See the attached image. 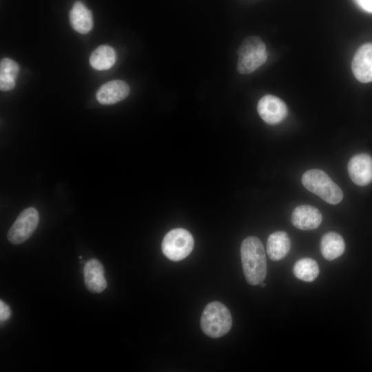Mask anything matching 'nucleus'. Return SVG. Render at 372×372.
Masks as SVG:
<instances>
[{
    "instance_id": "aec40b11",
    "label": "nucleus",
    "mask_w": 372,
    "mask_h": 372,
    "mask_svg": "<svg viewBox=\"0 0 372 372\" xmlns=\"http://www.w3.org/2000/svg\"><path fill=\"white\" fill-rule=\"evenodd\" d=\"M362 10L372 13V0H353Z\"/></svg>"
},
{
    "instance_id": "f8f14e48",
    "label": "nucleus",
    "mask_w": 372,
    "mask_h": 372,
    "mask_svg": "<svg viewBox=\"0 0 372 372\" xmlns=\"http://www.w3.org/2000/svg\"><path fill=\"white\" fill-rule=\"evenodd\" d=\"M84 282L86 288L92 293H101L107 287L102 264L95 258L85 263Z\"/></svg>"
},
{
    "instance_id": "f03ea898",
    "label": "nucleus",
    "mask_w": 372,
    "mask_h": 372,
    "mask_svg": "<svg viewBox=\"0 0 372 372\" xmlns=\"http://www.w3.org/2000/svg\"><path fill=\"white\" fill-rule=\"evenodd\" d=\"M304 187L331 205L340 203L343 198L342 189L324 171L312 169L305 172L302 176Z\"/></svg>"
},
{
    "instance_id": "9d476101",
    "label": "nucleus",
    "mask_w": 372,
    "mask_h": 372,
    "mask_svg": "<svg viewBox=\"0 0 372 372\" xmlns=\"http://www.w3.org/2000/svg\"><path fill=\"white\" fill-rule=\"evenodd\" d=\"M322 220L320 211L315 207L302 205L296 207L291 214V223L301 230H311L318 228Z\"/></svg>"
},
{
    "instance_id": "ddd939ff",
    "label": "nucleus",
    "mask_w": 372,
    "mask_h": 372,
    "mask_svg": "<svg viewBox=\"0 0 372 372\" xmlns=\"http://www.w3.org/2000/svg\"><path fill=\"white\" fill-rule=\"evenodd\" d=\"M291 249V240L288 234L283 231L271 234L267 242V252L269 258L278 261L284 258Z\"/></svg>"
},
{
    "instance_id": "f257e3e1",
    "label": "nucleus",
    "mask_w": 372,
    "mask_h": 372,
    "mask_svg": "<svg viewBox=\"0 0 372 372\" xmlns=\"http://www.w3.org/2000/svg\"><path fill=\"white\" fill-rule=\"evenodd\" d=\"M243 273L251 285L261 284L267 272V259L263 245L256 236L245 238L240 247Z\"/></svg>"
},
{
    "instance_id": "1a4fd4ad",
    "label": "nucleus",
    "mask_w": 372,
    "mask_h": 372,
    "mask_svg": "<svg viewBox=\"0 0 372 372\" xmlns=\"http://www.w3.org/2000/svg\"><path fill=\"white\" fill-rule=\"evenodd\" d=\"M352 72L361 83L372 81V43L361 45L356 51L351 63Z\"/></svg>"
},
{
    "instance_id": "dca6fc26",
    "label": "nucleus",
    "mask_w": 372,
    "mask_h": 372,
    "mask_svg": "<svg viewBox=\"0 0 372 372\" xmlns=\"http://www.w3.org/2000/svg\"><path fill=\"white\" fill-rule=\"evenodd\" d=\"M116 61L114 50L106 45L99 46L90 55V63L97 70H105L112 68Z\"/></svg>"
},
{
    "instance_id": "39448f33",
    "label": "nucleus",
    "mask_w": 372,
    "mask_h": 372,
    "mask_svg": "<svg viewBox=\"0 0 372 372\" xmlns=\"http://www.w3.org/2000/svg\"><path fill=\"white\" fill-rule=\"evenodd\" d=\"M194 245V238L187 230L176 228L165 234L161 248L163 254L168 259L180 261L189 255Z\"/></svg>"
},
{
    "instance_id": "4468645a",
    "label": "nucleus",
    "mask_w": 372,
    "mask_h": 372,
    "mask_svg": "<svg viewBox=\"0 0 372 372\" xmlns=\"http://www.w3.org/2000/svg\"><path fill=\"white\" fill-rule=\"evenodd\" d=\"M70 22L74 30L81 34L88 33L93 27L92 12L82 2L74 3L69 14Z\"/></svg>"
},
{
    "instance_id": "f3484780",
    "label": "nucleus",
    "mask_w": 372,
    "mask_h": 372,
    "mask_svg": "<svg viewBox=\"0 0 372 372\" xmlns=\"http://www.w3.org/2000/svg\"><path fill=\"white\" fill-rule=\"evenodd\" d=\"M19 71L16 61L9 58H4L0 63V89L9 91L15 86V80Z\"/></svg>"
},
{
    "instance_id": "9b49d317",
    "label": "nucleus",
    "mask_w": 372,
    "mask_h": 372,
    "mask_svg": "<svg viewBox=\"0 0 372 372\" xmlns=\"http://www.w3.org/2000/svg\"><path fill=\"white\" fill-rule=\"evenodd\" d=\"M130 93L127 83L121 80H112L102 85L96 96L103 105H112L125 99Z\"/></svg>"
},
{
    "instance_id": "423d86ee",
    "label": "nucleus",
    "mask_w": 372,
    "mask_h": 372,
    "mask_svg": "<svg viewBox=\"0 0 372 372\" xmlns=\"http://www.w3.org/2000/svg\"><path fill=\"white\" fill-rule=\"evenodd\" d=\"M39 216L34 207L23 210L8 232V240L19 245L28 240L35 231L39 223Z\"/></svg>"
},
{
    "instance_id": "412c9836",
    "label": "nucleus",
    "mask_w": 372,
    "mask_h": 372,
    "mask_svg": "<svg viewBox=\"0 0 372 372\" xmlns=\"http://www.w3.org/2000/svg\"><path fill=\"white\" fill-rule=\"evenodd\" d=\"M265 285H265V283H262V282L261 283V287H264Z\"/></svg>"
},
{
    "instance_id": "a211bd4d",
    "label": "nucleus",
    "mask_w": 372,
    "mask_h": 372,
    "mask_svg": "<svg viewBox=\"0 0 372 372\" xmlns=\"http://www.w3.org/2000/svg\"><path fill=\"white\" fill-rule=\"evenodd\" d=\"M293 272L297 278L305 282H312L318 277L320 270L315 260L303 258L296 262Z\"/></svg>"
},
{
    "instance_id": "20e7f679",
    "label": "nucleus",
    "mask_w": 372,
    "mask_h": 372,
    "mask_svg": "<svg viewBox=\"0 0 372 372\" xmlns=\"http://www.w3.org/2000/svg\"><path fill=\"white\" fill-rule=\"evenodd\" d=\"M237 54V70L242 74L253 72L267 59L265 44L260 37L256 36L245 39L238 49Z\"/></svg>"
},
{
    "instance_id": "2eb2a0df",
    "label": "nucleus",
    "mask_w": 372,
    "mask_h": 372,
    "mask_svg": "<svg viewBox=\"0 0 372 372\" xmlns=\"http://www.w3.org/2000/svg\"><path fill=\"white\" fill-rule=\"evenodd\" d=\"M345 249L343 238L338 233L329 231L324 234L320 241V251L327 260H333L342 255Z\"/></svg>"
},
{
    "instance_id": "0eeeda50",
    "label": "nucleus",
    "mask_w": 372,
    "mask_h": 372,
    "mask_svg": "<svg viewBox=\"0 0 372 372\" xmlns=\"http://www.w3.org/2000/svg\"><path fill=\"white\" fill-rule=\"evenodd\" d=\"M257 110L261 118L270 125L280 123L287 117L288 113L285 103L271 94L265 95L259 100Z\"/></svg>"
},
{
    "instance_id": "7ed1b4c3",
    "label": "nucleus",
    "mask_w": 372,
    "mask_h": 372,
    "mask_svg": "<svg viewBox=\"0 0 372 372\" xmlns=\"http://www.w3.org/2000/svg\"><path fill=\"white\" fill-rule=\"evenodd\" d=\"M231 325V316L225 304L214 301L206 305L200 318L204 333L213 338H220L229 331Z\"/></svg>"
},
{
    "instance_id": "6ab92c4d",
    "label": "nucleus",
    "mask_w": 372,
    "mask_h": 372,
    "mask_svg": "<svg viewBox=\"0 0 372 372\" xmlns=\"http://www.w3.org/2000/svg\"><path fill=\"white\" fill-rule=\"evenodd\" d=\"M11 316L10 307L2 300H0V320L1 322L7 320Z\"/></svg>"
},
{
    "instance_id": "6e6552de",
    "label": "nucleus",
    "mask_w": 372,
    "mask_h": 372,
    "mask_svg": "<svg viewBox=\"0 0 372 372\" xmlns=\"http://www.w3.org/2000/svg\"><path fill=\"white\" fill-rule=\"evenodd\" d=\"M348 173L357 185L365 186L372 182V157L364 153L354 155L348 163Z\"/></svg>"
}]
</instances>
